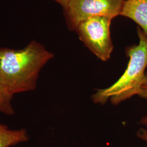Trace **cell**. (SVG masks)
<instances>
[{"mask_svg":"<svg viewBox=\"0 0 147 147\" xmlns=\"http://www.w3.org/2000/svg\"><path fill=\"white\" fill-rule=\"evenodd\" d=\"M53 57L34 40L22 49L0 47V84L13 96L34 90L41 70Z\"/></svg>","mask_w":147,"mask_h":147,"instance_id":"6da1fadb","label":"cell"},{"mask_svg":"<svg viewBox=\"0 0 147 147\" xmlns=\"http://www.w3.org/2000/svg\"><path fill=\"white\" fill-rule=\"evenodd\" d=\"M137 33L138 44L125 48L129 60L124 73L110 87L96 89L92 96L95 104L104 105L110 100L116 106L135 95L138 96L147 74V37L139 27H137Z\"/></svg>","mask_w":147,"mask_h":147,"instance_id":"7a4b0ae2","label":"cell"},{"mask_svg":"<svg viewBox=\"0 0 147 147\" xmlns=\"http://www.w3.org/2000/svg\"><path fill=\"white\" fill-rule=\"evenodd\" d=\"M112 19L105 16L89 18L80 22L75 32L91 53L102 61H107L114 47L111 37Z\"/></svg>","mask_w":147,"mask_h":147,"instance_id":"3957f363","label":"cell"},{"mask_svg":"<svg viewBox=\"0 0 147 147\" xmlns=\"http://www.w3.org/2000/svg\"><path fill=\"white\" fill-rule=\"evenodd\" d=\"M125 0H70L63 9L69 30L75 31L79 23L94 16L113 19L121 16Z\"/></svg>","mask_w":147,"mask_h":147,"instance_id":"277c9868","label":"cell"},{"mask_svg":"<svg viewBox=\"0 0 147 147\" xmlns=\"http://www.w3.org/2000/svg\"><path fill=\"white\" fill-rule=\"evenodd\" d=\"M121 16L136 23L147 37V0H125Z\"/></svg>","mask_w":147,"mask_h":147,"instance_id":"5b68a950","label":"cell"},{"mask_svg":"<svg viewBox=\"0 0 147 147\" xmlns=\"http://www.w3.org/2000/svg\"><path fill=\"white\" fill-rule=\"evenodd\" d=\"M28 137L24 129H10L9 127L0 124V147H10L27 142Z\"/></svg>","mask_w":147,"mask_h":147,"instance_id":"8992f818","label":"cell"},{"mask_svg":"<svg viewBox=\"0 0 147 147\" xmlns=\"http://www.w3.org/2000/svg\"><path fill=\"white\" fill-rule=\"evenodd\" d=\"M13 98V95L0 84V112L8 116L14 115L15 111L11 103Z\"/></svg>","mask_w":147,"mask_h":147,"instance_id":"52a82bcc","label":"cell"},{"mask_svg":"<svg viewBox=\"0 0 147 147\" xmlns=\"http://www.w3.org/2000/svg\"><path fill=\"white\" fill-rule=\"evenodd\" d=\"M138 96L147 101V73L144 79V81L142 84L141 90L138 95Z\"/></svg>","mask_w":147,"mask_h":147,"instance_id":"ba28073f","label":"cell"},{"mask_svg":"<svg viewBox=\"0 0 147 147\" xmlns=\"http://www.w3.org/2000/svg\"><path fill=\"white\" fill-rule=\"evenodd\" d=\"M137 136L143 142H145L147 145V130L144 127L141 128L137 132Z\"/></svg>","mask_w":147,"mask_h":147,"instance_id":"9c48e42d","label":"cell"},{"mask_svg":"<svg viewBox=\"0 0 147 147\" xmlns=\"http://www.w3.org/2000/svg\"><path fill=\"white\" fill-rule=\"evenodd\" d=\"M53 1H55L59 5H61L63 9H64V8L66 7V6L68 5L70 0H53Z\"/></svg>","mask_w":147,"mask_h":147,"instance_id":"30bf717a","label":"cell"},{"mask_svg":"<svg viewBox=\"0 0 147 147\" xmlns=\"http://www.w3.org/2000/svg\"><path fill=\"white\" fill-rule=\"evenodd\" d=\"M140 124H141L142 126H144L145 129H146L147 130V114L146 116L143 117L140 122Z\"/></svg>","mask_w":147,"mask_h":147,"instance_id":"8fae6325","label":"cell"}]
</instances>
